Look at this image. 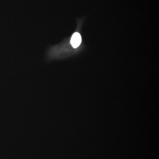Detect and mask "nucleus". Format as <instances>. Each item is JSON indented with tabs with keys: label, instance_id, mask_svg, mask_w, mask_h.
<instances>
[{
	"label": "nucleus",
	"instance_id": "nucleus-1",
	"mask_svg": "<svg viewBox=\"0 0 159 159\" xmlns=\"http://www.w3.org/2000/svg\"><path fill=\"white\" fill-rule=\"evenodd\" d=\"M81 42V37L78 32H75L71 38L70 43L71 45L74 48H78Z\"/></svg>",
	"mask_w": 159,
	"mask_h": 159
}]
</instances>
